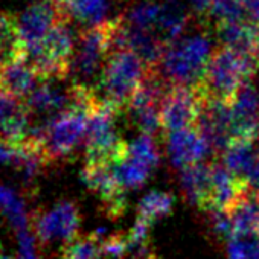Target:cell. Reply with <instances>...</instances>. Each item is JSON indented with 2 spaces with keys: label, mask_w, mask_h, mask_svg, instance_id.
<instances>
[{
  "label": "cell",
  "mask_w": 259,
  "mask_h": 259,
  "mask_svg": "<svg viewBox=\"0 0 259 259\" xmlns=\"http://www.w3.org/2000/svg\"><path fill=\"white\" fill-rule=\"evenodd\" d=\"M213 40L201 25L166 46L156 72L169 87H198L213 55Z\"/></svg>",
  "instance_id": "1"
},
{
  "label": "cell",
  "mask_w": 259,
  "mask_h": 259,
  "mask_svg": "<svg viewBox=\"0 0 259 259\" xmlns=\"http://www.w3.org/2000/svg\"><path fill=\"white\" fill-rule=\"evenodd\" d=\"M257 67L259 60L254 54L221 46L213 52L198 89L206 99L229 104L244 85L250 84Z\"/></svg>",
  "instance_id": "2"
},
{
  "label": "cell",
  "mask_w": 259,
  "mask_h": 259,
  "mask_svg": "<svg viewBox=\"0 0 259 259\" xmlns=\"http://www.w3.org/2000/svg\"><path fill=\"white\" fill-rule=\"evenodd\" d=\"M150 70L135 52L128 49L113 51L93 90L98 102L119 111L126 108Z\"/></svg>",
  "instance_id": "3"
},
{
  "label": "cell",
  "mask_w": 259,
  "mask_h": 259,
  "mask_svg": "<svg viewBox=\"0 0 259 259\" xmlns=\"http://www.w3.org/2000/svg\"><path fill=\"white\" fill-rule=\"evenodd\" d=\"M114 20L98 28L85 29L79 34L76 49L70 63L69 75L73 79L72 84L90 90L96 87L93 85V82L98 84L105 63L113 52L111 37Z\"/></svg>",
  "instance_id": "4"
},
{
  "label": "cell",
  "mask_w": 259,
  "mask_h": 259,
  "mask_svg": "<svg viewBox=\"0 0 259 259\" xmlns=\"http://www.w3.org/2000/svg\"><path fill=\"white\" fill-rule=\"evenodd\" d=\"M117 113L119 110L96 102L89 119L85 136L87 163H113L123 154L126 144L119 138L116 128Z\"/></svg>",
  "instance_id": "5"
},
{
  "label": "cell",
  "mask_w": 259,
  "mask_h": 259,
  "mask_svg": "<svg viewBox=\"0 0 259 259\" xmlns=\"http://www.w3.org/2000/svg\"><path fill=\"white\" fill-rule=\"evenodd\" d=\"M159 163V150L148 135H141L126 144L123 154L111 165L122 189L141 188Z\"/></svg>",
  "instance_id": "6"
},
{
  "label": "cell",
  "mask_w": 259,
  "mask_h": 259,
  "mask_svg": "<svg viewBox=\"0 0 259 259\" xmlns=\"http://www.w3.org/2000/svg\"><path fill=\"white\" fill-rule=\"evenodd\" d=\"M166 85L168 84L162 79L156 69H151L126 105L130 116L133 117L135 123L142 130L144 135L153 136L162 128L160 108L163 98L169 90Z\"/></svg>",
  "instance_id": "7"
},
{
  "label": "cell",
  "mask_w": 259,
  "mask_h": 259,
  "mask_svg": "<svg viewBox=\"0 0 259 259\" xmlns=\"http://www.w3.org/2000/svg\"><path fill=\"white\" fill-rule=\"evenodd\" d=\"M203 104L204 96L198 87H169L160 108L162 128L169 135L197 126Z\"/></svg>",
  "instance_id": "8"
},
{
  "label": "cell",
  "mask_w": 259,
  "mask_h": 259,
  "mask_svg": "<svg viewBox=\"0 0 259 259\" xmlns=\"http://www.w3.org/2000/svg\"><path fill=\"white\" fill-rule=\"evenodd\" d=\"M79 210L72 201H60L52 209L43 210L34 217L35 233L41 242L64 241L72 242L78 236Z\"/></svg>",
  "instance_id": "9"
},
{
  "label": "cell",
  "mask_w": 259,
  "mask_h": 259,
  "mask_svg": "<svg viewBox=\"0 0 259 259\" xmlns=\"http://www.w3.org/2000/svg\"><path fill=\"white\" fill-rule=\"evenodd\" d=\"M61 19H64V16L55 0H37L31 4L17 20V29L25 52L40 45Z\"/></svg>",
  "instance_id": "10"
},
{
  "label": "cell",
  "mask_w": 259,
  "mask_h": 259,
  "mask_svg": "<svg viewBox=\"0 0 259 259\" xmlns=\"http://www.w3.org/2000/svg\"><path fill=\"white\" fill-rule=\"evenodd\" d=\"M82 180L105 204L110 217H120L125 210L123 189L119 185L110 163H87L82 169Z\"/></svg>",
  "instance_id": "11"
},
{
  "label": "cell",
  "mask_w": 259,
  "mask_h": 259,
  "mask_svg": "<svg viewBox=\"0 0 259 259\" xmlns=\"http://www.w3.org/2000/svg\"><path fill=\"white\" fill-rule=\"evenodd\" d=\"M233 142L259 135V90L250 82L229 102ZM232 142V144H233Z\"/></svg>",
  "instance_id": "12"
},
{
  "label": "cell",
  "mask_w": 259,
  "mask_h": 259,
  "mask_svg": "<svg viewBox=\"0 0 259 259\" xmlns=\"http://www.w3.org/2000/svg\"><path fill=\"white\" fill-rule=\"evenodd\" d=\"M210 151V144L197 126L168 135V154L177 168L186 169L200 165Z\"/></svg>",
  "instance_id": "13"
},
{
  "label": "cell",
  "mask_w": 259,
  "mask_h": 259,
  "mask_svg": "<svg viewBox=\"0 0 259 259\" xmlns=\"http://www.w3.org/2000/svg\"><path fill=\"white\" fill-rule=\"evenodd\" d=\"M61 79H41L37 89L25 101L29 114L57 116L75 104V87H66Z\"/></svg>",
  "instance_id": "14"
},
{
  "label": "cell",
  "mask_w": 259,
  "mask_h": 259,
  "mask_svg": "<svg viewBox=\"0 0 259 259\" xmlns=\"http://www.w3.org/2000/svg\"><path fill=\"white\" fill-rule=\"evenodd\" d=\"M247 192L245 185L223 163L210 165V191L204 210L229 212Z\"/></svg>",
  "instance_id": "15"
},
{
  "label": "cell",
  "mask_w": 259,
  "mask_h": 259,
  "mask_svg": "<svg viewBox=\"0 0 259 259\" xmlns=\"http://www.w3.org/2000/svg\"><path fill=\"white\" fill-rule=\"evenodd\" d=\"M55 4L67 20L84 25L85 29L107 25L116 19L113 17L114 0H58Z\"/></svg>",
  "instance_id": "16"
},
{
  "label": "cell",
  "mask_w": 259,
  "mask_h": 259,
  "mask_svg": "<svg viewBox=\"0 0 259 259\" xmlns=\"http://www.w3.org/2000/svg\"><path fill=\"white\" fill-rule=\"evenodd\" d=\"M40 81L41 78L25 60L11 61L0 69V89L23 102L37 89Z\"/></svg>",
  "instance_id": "17"
},
{
  "label": "cell",
  "mask_w": 259,
  "mask_h": 259,
  "mask_svg": "<svg viewBox=\"0 0 259 259\" xmlns=\"http://www.w3.org/2000/svg\"><path fill=\"white\" fill-rule=\"evenodd\" d=\"M192 13L183 0H162V11L157 23L159 37L168 45L188 34Z\"/></svg>",
  "instance_id": "18"
},
{
  "label": "cell",
  "mask_w": 259,
  "mask_h": 259,
  "mask_svg": "<svg viewBox=\"0 0 259 259\" xmlns=\"http://www.w3.org/2000/svg\"><path fill=\"white\" fill-rule=\"evenodd\" d=\"M227 215L232 223L233 238L259 236V194L247 191Z\"/></svg>",
  "instance_id": "19"
},
{
  "label": "cell",
  "mask_w": 259,
  "mask_h": 259,
  "mask_svg": "<svg viewBox=\"0 0 259 259\" xmlns=\"http://www.w3.org/2000/svg\"><path fill=\"white\" fill-rule=\"evenodd\" d=\"M218 40L224 48H230L245 54L256 55V46L259 40V28L251 26L247 22H230L215 26Z\"/></svg>",
  "instance_id": "20"
},
{
  "label": "cell",
  "mask_w": 259,
  "mask_h": 259,
  "mask_svg": "<svg viewBox=\"0 0 259 259\" xmlns=\"http://www.w3.org/2000/svg\"><path fill=\"white\" fill-rule=\"evenodd\" d=\"M160 11H162V0H138L136 4L126 8V11L120 16V20L123 26L130 29L148 31L157 34Z\"/></svg>",
  "instance_id": "21"
},
{
  "label": "cell",
  "mask_w": 259,
  "mask_h": 259,
  "mask_svg": "<svg viewBox=\"0 0 259 259\" xmlns=\"http://www.w3.org/2000/svg\"><path fill=\"white\" fill-rule=\"evenodd\" d=\"M180 185L186 198L192 204H197L201 209H204L210 191V165L200 163L182 169Z\"/></svg>",
  "instance_id": "22"
},
{
  "label": "cell",
  "mask_w": 259,
  "mask_h": 259,
  "mask_svg": "<svg viewBox=\"0 0 259 259\" xmlns=\"http://www.w3.org/2000/svg\"><path fill=\"white\" fill-rule=\"evenodd\" d=\"M171 207H172V195L159 191L147 194L139 203L136 220L151 226L156 220L169 213Z\"/></svg>",
  "instance_id": "23"
},
{
  "label": "cell",
  "mask_w": 259,
  "mask_h": 259,
  "mask_svg": "<svg viewBox=\"0 0 259 259\" xmlns=\"http://www.w3.org/2000/svg\"><path fill=\"white\" fill-rule=\"evenodd\" d=\"M0 212H4V215L10 220V223L19 230H28V213H26V207L25 203L22 201V198L17 197V194L14 191H11L7 186L0 185Z\"/></svg>",
  "instance_id": "24"
},
{
  "label": "cell",
  "mask_w": 259,
  "mask_h": 259,
  "mask_svg": "<svg viewBox=\"0 0 259 259\" xmlns=\"http://www.w3.org/2000/svg\"><path fill=\"white\" fill-rule=\"evenodd\" d=\"M239 20L244 22L241 0H210L206 25L212 22L217 26L221 23H230Z\"/></svg>",
  "instance_id": "25"
},
{
  "label": "cell",
  "mask_w": 259,
  "mask_h": 259,
  "mask_svg": "<svg viewBox=\"0 0 259 259\" xmlns=\"http://www.w3.org/2000/svg\"><path fill=\"white\" fill-rule=\"evenodd\" d=\"M102 254V242L95 236L76 238L63 251V259H98Z\"/></svg>",
  "instance_id": "26"
},
{
  "label": "cell",
  "mask_w": 259,
  "mask_h": 259,
  "mask_svg": "<svg viewBox=\"0 0 259 259\" xmlns=\"http://www.w3.org/2000/svg\"><path fill=\"white\" fill-rule=\"evenodd\" d=\"M128 250H130L128 238L113 236V238H108L102 242V254L114 257V259L122 257Z\"/></svg>",
  "instance_id": "27"
},
{
  "label": "cell",
  "mask_w": 259,
  "mask_h": 259,
  "mask_svg": "<svg viewBox=\"0 0 259 259\" xmlns=\"http://www.w3.org/2000/svg\"><path fill=\"white\" fill-rule=\"evenodd\" d=\"M19 251L20 259H38L35 251V239L28 230L19 232Z\"/></svg>",
  "instance_id": "28"
},
{
  "label": "cell",
  "mask_w": 259,
  "mask_h": 259,
  "mask_svg": "<svg viewBox=\"0 0 259 259\" xmlns=\"http://www.w3.org/2000/svg\"><path fill=\"white\" fill-rule=\"evenodd\" d=\"M244 22L259 28V0H241Z\"/></svg>",
  "instance_id": "29"
},
{
  "label": "cell",
  "mask_w": 259,
  "mask_h": 259,
  "mask_svg": "<svg viewBox=\"0 0 259 259\" xmlns=\"http://www.w3.org/2000/svg\"><path fill=\"white\" fill-rule=\"evenodd\" d=\"M256 57L259 60V40H257V46H256Z\"/></svg>",
  "instance_id": "30"
},
{
  "label": "cell",
  "mask_w": 259,
  "mask_h": 259,
  "mask_svg": "<svg viewBox=\"0 0 259 259\" xmlns=\"http://www.w3.org/2000/svg\"><path fill=\"white\" fill-rule=\"evenodd\" d=\"M257 238H259V236H257Z\"/></svg>",
  "instance_id": "31"
}]
</instances>
